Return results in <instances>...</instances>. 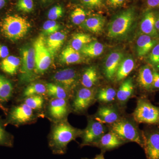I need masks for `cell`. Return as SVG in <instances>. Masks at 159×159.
Masks as SVG:
<instances>
[{"label": "cell", "instance_id": "45", "mask_svg": "<svg viewBox=\"0 0 159 159\" xmlns=\"http://www.w3.org/2000/svg\"><path fill=\"white\" fill-rule=\"evenodd\" d=\"M104 154L103 152H100V154H97V155L95 156V157L93 159H89L88 158H83L82 159H105V157H104Z\"/></svg>", "mask_w": 159, "mask_h": 159}, {"label": "cell", "instance_id": "30", "mask_svg": "<svg viewBox=\"0 0 159 159\" xmlns=\"http://www.w3.org/2000/svg\"><path fill=\"white\" fill-rule=\"evenodd\" d=\"M60 60L62 63L69 65L81 62V57L79 51L69 46L66 47L61 52Z\"/></svg>", "mask_w": 159, "mask_h": 159}, {"label": "cell", "instance_id": "48", "mask_svg": "<svg viewBox=\"0 0 159 159\" xmlns=\"http://www.w3.org/2000/svg\"><path fill=\"white\" fill-rule=\"evenodd\" d=\"M44 2H49V1H51V0H42Z\"/></svg>", "mask_w": 159, "mask_h": 159}, {"label": "cell", "instance_id": "8", "mask_svg": "<svg viewBox=\"0 0 159 159\" xmlns=\"http://www.w3.org/2000/svg\"><path fill=\"white\" fill-rule=\"evenodd\" d=\"M97 90L95 88H80L77 89L71 100L72 113L77 115H84L96 100Z\"/></svg>", "mask_w": 159, "mask_h": 159}, {"label": "cell", "instance_id": "36", "mask_svg": "<svg viewBox=\"0 0 159 159\" xmlns=\"http://www.w3.org/2000/svg\"><path fill=\"white\" fill-rule=\"evenodd\" d=\"M59 29V24L55 20H48L45 22L43 25V32L45 35H51L58 31Z\"/></svg>", "mask_w": 159, "mask_h": 159}, {"label": "cell", "instance_id": "7", "mask_svg": "<svg viewBox=\"0 0 159 159\" xmlns=\"http://www.w3.org/2000/svg\"><path fill=\"white\" fill-rule=\"evenodd\" d=\"M43 34H41L34 41L33 44L35 53L36 78L42 75L48 70L52 64L53 55L46 44Z\"/></svg>", "mask_w": 159, "mask_h": 159}, {"label": "cell", "instance_id": "1", "mask_svg": "<svg viewBox=\"0 0 159 159\" xmlns=\"http://www.w3.org/2000/svg\"><path fill=\"white\" fill-rule=\"evenodd\" d=\"M82 132V129L72 126L68 120L51 123L48 137L49 148L54 154H64L69 143L80 138Z\"/></svg>", "mask_w": 159, "mask_h": 159}, {"label": "cell", "instance_id": "5", "mask_svg": "<svg viewBox=\"0 0 159 159\" xmlns=\"http://www.w3.org/2000/svg\"><path fill=\"white\" fill-rule=\"evenodd\" d=\"M132 116L138 124L159 125V107L153 105L145 97H140L137 99Z\"/></svg>", "mask_w": 159, "mask_h": 159}, {"label": "cell", "instance_id": "15", "mask_svg": "<svg viewBox=\"0 0 159 159\" xmlns=\"http://www.w3.org/2000/svg\"><path fill=\"white\" fill-rule=\"evenodd\" d=\"M126 143L116 134L108 130L94 144L93 147L99 148L101 152L105 153L106 152L116 149Z\"/></svg>", "mask_w": 159, "mask_h": 159}, {"label": "cell", "instance_id": "17", "mask_svg": "<svg viewBox=\"0 0 159 159\" xmlns=\"http://www.w3.org/2000/svg\"><path fill=\"white\" fill-rule=\"evenodd\" d=\"M124 58L122 52L115 51L108 55L104 63L103 72L107 79L112 80L115 79L117 69Z\"/></svg>", "mask_w": 159, "mask_h": 159}, {"label": "cell", "instance_id": "38", "mask_svg": "<svg viewBox=\"0 0 159 159\" xmlns=\"http://www.w3.org/2000/svg\"><path fill=\"white\" fill-rule=\"evenodd\" d=\"M64 9L60 5H57L50 9L48 13V18L49 20H55L62 16Z\"/></svg>", "mask_w": 159, "mask_h": 159}, {"label": "cell", "instance_id": "33", "mask_svg": "<svg viewBox=\"0 0 159 159\" xmlns=\"http://www.w3.org/2000/svg\"><path fill=\"white\" fill-rule=\"evenodd\" d=\"M93 41L90 35L84 33H77L74 34L71 41V46L76 51H79L86 45Z\"/></svg>", "mask_w": 159, "mask_h": 159}, {"label": "cell", "instance_id": "37", "mask_svg": "<svg viewBox=\"0 0 159 159\" xmlns=\"http://www.w3.org/2000/svg\"><path fill=\"white\" fill-rule=\"evenodd\" d=\"M18 10L26 13H29L34 9L33 0H18L16 4Z\"/></svg>", "mask_w": 159, "mask_h": 159}, {"label": "cell", "instance_id": "31", "mask_svg": "<svg viewBox=\"0 0 159 159\" xmlns=\"http://www.w3.org/2000/svg\"><path fill=\"white\" fill-rule=\"evenodd\" d=\"M46 98L45 96L36 95L27 97L22 101L29 107L34 111L40 112L45 107Z\"/></svg>", "mask_w": 159, "mask_h": 159}, {"label": "cell", "instance_id": "22", "mask_svg": "<svg viewBox=\"0 0 159 159\" xmlns=\"http://www.w3.org/2000/svg\"><path fill=\"white\" fill-rule=\"evenodd\" d=\"M66 39L65 33L58 31L49 35L46 39L47 47L53 57L61 48Z\"/></svg>", "mask_w": 159, "mask_h": 159}, {"label": "cell", "instance_id": "23", "mask_svg": "<svg viewBox=\"0 0 159 159\" xmlns=\"http://www.w3.org/2000/svg\"><path fill=\"white\" fill-rule=\"evenodd\" d=\"M47 88V96L50 99H62L70 100L72 97L65 89L57 84L49 82L46 84Z\"/></svg>", "mask_w": 159, "mask_h": 159}, {"label": "cell", "instance_id": "32", "mask_svg": "<svg viewBox=\"0 0 159 159\" xmlns=\"http://www.w3.org/2000/svg\"><path fill=\"white\" fill-rule=\"evenodd\" d=\"M104 50V47L97 41H93L84 46L80 50L81 53L89 57H95L101 55Z\"/></svg>", "mask_w": 159, "mask_h": 159}, {"label": "cell", "instance_id": "44", "mask_svg": "<svg viewBox=\"0 0 159 159\" xmlns=\"http://www.w3.org/2000/svg\"><path fill=\"white\" fill-rule=\"evenodd\" d=\"M153 89L159 90V72L154 70Z\"/></svg>", "mask_w": 159, "mask_h": 159}, {"label": "cell", "instance_id": "47", "mask_svg": "<svg viewBox=\"0 0 159 159\" xmlns=\"http://www.w3.org/2000/svg\"><path fill=\"white\" fill-rule=\"evenodd\" d=\"M6 0H0V9H2L6 4Z\"/></svg>", "mask_w": 159, "mask_h": 159}, {"label": "cell", "instance_id": "13", "mask_svg": "<svg viewBox=\"0 0 159 159\" xmlns=\"http://www.w3.org/2000/svg\"><path fill=\"white\" fill-rule=\"evenodd\" d=\"M51 79L53 82L65 89L73 98L79 81V76L76 70L72 68L59 70L53 74Z\"/></svg>", "mask_w": 159, "mask_h": 159}, {"label": "cell", "instance_id": "25", "mask_svg": "<svg viewBox=\"0 0 159 159\" xmlns=\"http://www.w3.org/2000/svg\"><path fill=\"white\" fill-rule=\"evenodd\" d=\"M105 19L102 16L96 15L86 19L82 24L83 28L93 33H100L105 25Z\"/></svg>", "mask_w": 159, "mask_h": 159}, {"label": "cell", "instance_id": "16", "mask_svg": "<svg viewBox=\"0 0 159 159\" xmlns=\"http://www.w3.org/2000/svg\"><path fill=\"white\" fill-rule=\"evenodd\" d=\"M134 85L132 78L124 80L117 90V104L119 107L124 108L129 99L133 96Z\"/></svg>", "mask_w": 159, "mask_h": 159}, {"label": "cell", "instance_id": "4", "mask_svg": "<svg viewBox=\"0 0 159 159\" xmlns=\"http://www.w3.org/2000/svg\"><path fill=\"white\" fill-rule=\"evenodd\" d=\"M31 27V24L26 18L14 15L4 19L1 30L4 36L8 39L16 41L25 37Z\"/></svg>", "mask_w": 159, "mask_h": 159}, {"label": "cell", "instance_id": "9", "mask_svg": "<svg viewBox=\"0 0 159 159\" xmlns=\"http://www.w3.org/2000/svg\"><path fill=\"white\" fill-rule=\"evenodd\" d=\"M43 116L41 113L33 110L22 102L11 109L7 122L19 126L34 123L39 117Z\"/></svg>", "mask_w": 159, "mask_h": 159}, {"label": "cell", "instance_id": "46", "mask_svg": "<svg viewBox=\"0 0 159 159\" xmlns=\"http://www.w3.org/2000/svg\"><path fill=\"white\" fill-rule=\"evenodd\" d=\"M155 28L157 31H159V16L158 17L156 18V20Z\"/></svg>", "mask_w": 159, "mask_h": 159}, {"label": "cell", "instance_id": "10", "mask_svg": "<svg viewBox=\"0 0 159 159\" xmlns=\"http://www.w3.org/2000/svg\"><path fill=\"white\" fill-rule=\"evenodd\" d=\"M109 130L108 126L99 122L92 116L87 117V125L82 132L80 138L81 139L80 148L86 146H93Z\"/></svg>", "mask_w": 159, "mask_h": 159}, {"label": "cell", "instance_id": "14", "mask_svg": "<svg viewBox=\"0 0 159 159\" xmlns=\"http://www.w3.org/2000/svg\"><path fill=\"white\" fill-rule=\"evenodd\" d=\"M123 110L116 103L100 104L97 112L92 116L99 122L109 125L117 122L124 116Z\"/></svg>", "mask_w": 159, "mask_h": 159}, {"label": "cell", "instance_id": "27", "mask_svg": "<svg viewBox=\"0 0 159 159\" xmlns=\"http://www.w3.org/2000/svg\"><path fill=\"white\" fill-rule=\"evenodd\" d=\"M20 59L18 57L10 55L1 61L0 68L6 74L13 75L17 73L20 66Z\"/></svg>", "mask_w": 159, "mask_h": 159}, {"label": "cell", "instance_id": "29", "mask_svg": "<svg viewBox=\"0 0 159 159\" xmlns=\"http://www.w3.org/2000/svg\"><path fill=\"white\" fill-rule=\"evenodd\" d=\"M36 95L47 96V88L46 84L42 83L31 82L24 89L22 94V100L31 96Z\"/></svg>", "mask_w": 159, "mask_h": 159}, {"label": "cell", "instance_id": "12", "mask_svg": "<svg viewBox=\"0 0 159 159\" xmlns=\"http://www.w3.org/2000/svg\"><path fill=\"white\" fill-rule=\"evenodd\" d=\"M142 134L147 159H159V125L145 129Z\"/></svg>", "mask_w": 159, "mask_h": 159}, {"label": "cell", "instance_id": "35", "mask_svg": "<svg viewBox=\"0 0 159 159\" xmlns=\"http://www.w3.org/2000/svg\"><path fill=\"white\" fill-rule=\"evenodd\" d=\"M71 18L72 22L75 25H82L86 19V13L85 10L80 7H77L71 13Z\"/></svg>", "mask_w": 159, "mask_h": 159}, {"label": "cell", "instance_id": "39", "mask_svg": "<svg viewBox=\"0 0 159 159\" xmlns=\"http://www.w3.org/2000/svg\"><path fill=\"white\" fill-rule=\"evenodd\" d=\"M149 61L157 70H159V43L152 49L149 56Z\"/></svg>", "mask_w": 159, "mask_h": 159}, {"label": "cell", "instance_id": "41", "mask_svg": "<svg viewBox=\"0 0 159 159\" xmlns=\"http://www.w3.org/2000/svg\"><path fill=\"white\" fill-rule=\"evenodd\" d=\"M126 0H106L107 6L112 8H116L122 6Z\"/></svg>", "mask_w": 159, "mask_h": 159}, {"label": "cell", "instance_id": "28", "mask_svg": "<svg viewBox=\"0 0 159 159\" xmlns=\"http://www.w3.org/2000/svg\"><path fill=\"white\" fill-rule=\"evenodd\" d=\"M13 86L9 79L0 74V102H8L12 97Z\"/></svg>", "mask_w": 159, "mask_h": 159}, {"label": "cell", "instance_id": "26", "mask_svg": "<svg viewBox=\"0 0 159 159\" xmlns=\"http://www.w3.org/2000/svg\"><path fill=\"white\" fill-rule=\"evenodd\" d=\"M117 91L111 87H106L97 90L96 100L100 104L115 103L116 100Z\"/></svg>", "mask_w": 159, "mask_h": 159}, {"label": "cell", "instance_id": "42", "mask_svg": "<svg viewBox=\"0 0 159 159\" xmlns=\"http://www.w3.org/2000/svg\"><path fill=\"white\" fill-rule=\"evenodd\" d=\"M146 5L149 10L159 8V0H146Z\"/></svg>", "mask_w": 159, "mask_h": 159}, {"label": "cell", "instance_id": "34", "mask_svg": "<svg viewBox=\"0 0 159 159\" xmlns=\"http://www.w3.org/2000/svg\"><path fill=\"white\" fill-rule=\"evenodd\" d=\"M12 145L13 138L6 130L3 122L0 120V146L11 147Z\"/></svg>", "mask_w": 159, "mask_h": 159}, {"label": "cell", "instance_id": "20", "mask_svg": "<svg viewBox=\"0 0 159 159\" xmlns=\"http://www.w3.org/2000/svg\"><path fill=\"white\" fill-rule=\"evenodd\" d=\"M99 75L96 67H89L85 69L80 79L82 87L86 88L94 89L99 81Z\"/></svg>", "mask_w": 159, "mask_h": 159}, {"label": "cell", "instance_id": "18", "mask_svg": "<svg viewBox=\"0 0 159 159\" xmlns=\"http://www.w3.org/2000/svg\"><path fill=\"white\" fill-rule=\"evenodd\" d=\"M153 70L149 66L145 65L139 70L137 81L139 86L146 92L153 89Z\"/></svg>", "mask_w": 159, "mask_h": 159}, {"label": "cell", "instance_id": "40", "mask_svg": "<svg viewBox=\"0 0 159 159\" xmlns=\"http://www.w3.org/2000/svg\"><path fill=\"white\" fill-rule=\"evenodd\" d=\"M81 3L88 8L99 9L102 8L106 2V0H80Z\"/></svg>", "mask_w": 159, "mask_h": 159}, {"label": "cell", "instance_id": "21", "mask_svg": "<svg viewBox=\"0 0 159 159\" xmlns=\"http://www.w3.org/2000/svg\"><path fill=\"white\" fill-rule=\"evenodd\" d=\"M135 67V62L131 57H126L122 60L117 69L115 81L120 82L125 79L132 72Z\"/></svg>", "mask_w": 159, "mask_h": 159}, {"label": "cell", "instance_id": "3", "mask_svg": "<svg viewBox=\"0 0 159 159\" xmlns=\"http://www.w3.org/2000/svg\"><path fill=\"white\" fill-rule=\"evenodd\" d=\"M135 10L130 8L117 14L109 25L107 36L114 39L124 38L129 33L135 21Z\"/></svg>", "mask_w": 159, "mask_h": 159}, {"label": "cell", "instance_id": "43", "mask_svg": "<svg viewBox=\"0 0 159 159\" xmlns=\"http://www.w3.org/2000/svg\"><path fill=\"white\" fill-rule=\"evenodd\" d=\"M9 50L7 46L0 44V58H4L9 55Z\"/></svg>", "mask_w": 159, "mask_h": 159}, {"label": "cell", "instance_id": "19", "mask_svg": "<svg viewBox=\"0 0 159 159\" xmlns=\"http://www.w3.org/2000/svg\"><path fill=\"white\" fill-rule=\"evenodd\" d=\"M156 20L155 14L152 11L146 12L141 21L140 29L142 33L151 37L157 35V30L155 28V22Z\"/></svg>", "mask_w": 159, "mask_h": 159}, {"label": "cell", "instance_id": "6", "mask_svg": "<svg viewBox=\"0 0 159 159\" xmlns=\"http://www.w3.org/2000/svg\"><path fill=\"white\" fill-rule=\"evenodd\" d=\"M20 82L26 84L34 81L35 76V53L33 46H26L20 49Z\"/></svg>", "mask_w": 159, "mask_h": 159}, {"label": "cell", "instance_id": "24", "mask_svg": "<svg viewBox=\"0 0 159 159\" xmlns=\"http://www.w3.org/2000/svg\"><path fill=\"white\" fill-rule=\"evenodd\" d=\"M157 41L152 38L151 36L143 34L139 36L137 39V53L139 57H143L148 54L155 46Z\"/></svg>", "mask_w": 159, "mask_h": 159}, {"label": "cell", "instance_id": "11", "mask_svg": "<svg viewBox=\"0 0 159 159\" xmlns=\"http://www.w3.org/2000/svg\"><path fill=\"white\" fill-rule=\"evenodd\" d=\"M72 113L70 101L62 99H49L45 107V116L51 123L68 120L69 114Z\"/></svg>", "mask_w": 159, "mask_h": 159}, {"label": "cell", "instance_id": "2", "mask_svg": "<svg viewBox=\"0 0 159 159\" xmlns=\"http://www.w3.org/2000/svg\"><path fill=\"white\" fill-rule=\"evenodd\" d=\"M107 125L109 130L116 134L126 143L134 142L143 148L144 141L142 130L139 129L138 123L132 116H124L117 122Z\"/></svg>", "mask_w": 159, "mask_h": 159}]
</instances>
